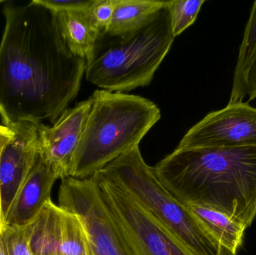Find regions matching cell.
Returning a JSON list of instances; mask_svg holds the SVG:
<instances>
[{"label": "cell", "mask_w": 256, "mask_h": 255, "mask_svg": "<svg viewBox=\"0 0 256 255\" xmlns=\"http://www.w3.org/2000/svg\"><path fill=\"white\" fill-rule=\"evenodd\" d=\"M0 43V117L15 123L54 124L78 97L86 61L62 37L56 14L34 1L6 4Z\"/></svg>", "instance_id": "1"}, {"label": "cell", "mask_w": 256, "mask_h": 255, "mask_svg": "<svg viewBox=\"0 0 256 255\" xmlns=\"http://www.w3.org/2000/svg\"><path fill=\"white\" fill-rule=\"evenodd\" d=\"M159 0H114L115 10L108 34L122 36L138 29L166 5Z\"/></svg>", "instance_id": "15"}, {"label": "cell", "mask_w": 256, "mask_h": 255, "mask_svg": "<svg viewBox=\"0 0 256 255\" xmlns=\"http://www.w3.org/2000/svg\"><path fill=\"white\" fill-rule=\"evenodd\" d=\"M63 209L52 200L45 204L30 225V247L33 255H60Z\"/></svg>", "instance_id": "13"}, {"label": "cell", "mask_w": 256, "mask_h": 255, "mask_svg": "<svg viewBox=\"0 0 256 255\" xmlns=\"http://www.w3.org/2000/svg\"><path fill=\"white\" fill-rule=\"evenodd\" d=\"M186 205L209 235L222 246L228 255H237L243 245L246 226L213 208L195 204Z\"/></svg>", "instance_id": "12"}, {"label": "cell", "mask_w": 256, "mask_h": 255, "mask_svg": "<svg viewBox=\"0 0 256 255\" xmlns=\"http://www.w3.org/2000/svg\"><path fill=\"white\" fill-rule=\"evenodd\" d=\"M58 180L54 171L40 158L28 174L18 192L4 222V227L22 228L30 226L40 214Z\"/></svg>", "instance_id": "11"}, {"label": "cell", "mask_w": 256, "mask_h": 255, "mask_svg": "<svg viewBox=\"0 0 256 255\" xmlns=\"http://www.w3.org/2000/svg\"><path fill=\"white\" fill-rule=\"evenodd\" d=\"M58 206L76 214L92 255H129L92 178L62 180Z\"/></svg>", "instance_id": "7"}, {"label": "cell", "mask_w": 256, "mask_h": 255, "mask_svg": "<svg viewBox=\"0 0 256 255\" xmlns=\"http://www.w3.org/2000/svg\"><path fill=\"white\" fill-rule=\"evenodd\" d=\"M256 60V1L245 29L234 70L230 100L228 103L243 102L248 96V78Z\"/></svg>", "instance_id": "16"}, {"label": "cell", "mask_w": 256, "mask_h": 255, "mask_svg": "<svg viewBox=\"0 0 256 255\" xmlns=\"http://www.w3.org/2000/svg\"><path fill=\"white\" fill-rule=\"evenodd\" d=\"M182 203L213 208L246 226L256 218V146L176 148L155 166Z\"/></svg>", "instance_id": "2"}, {"label": "cell", "mask_w": 256, "mask_h": 255, "mask_svg": "<svg viewBox=\"0 0 256 255\" xmlns=\"http://www.w3.org/2000/svg\"><path fill=\"white\" fill-rule=\"evenodd\" d=\"M174 39L166 5L135 31L100 35L86 59L87 80L112 92L148 86Z\"/></svg>", "instance_id": "4"}, {"label": "cell", "mask_w": 256, "mask_h": 255, "mask_svg": "<svg viewBox=\"0 0 256 255\" xmlns=\"http://www.w3.org/2000/svg\"><path fill=\"white\" fill-rule=\"evenodd\" d=\"M114 0H96L87 12L88 19L98 33L99 36L109 32L114 18Z\"/></svg>", "instance_id": "20"}, {"label": "cell", "mask_w": 256, "mask_h": 255, "mask_svg": "<svg viewBox=\"0 0 256 255\" xmlns=\"http://www.w3.org/2000/svg\"><path fill=\"white\" fill-rule=\"evenodd\" d=\"M0 255H8L7 250L2 236L0 237Z\"/></svg>", "instance_id": "24"}, {"label": "cell", "mask_w": 256, "mask_h": 255, "mask_svg": "<svg viewBox=\"0 0 256 255\" xmlns=\"http://www.w3.org/2000/svg\"><path fill=\"white\" fill-rule=\"evenodd\" d=\"M246 90L250 100L256 98V60L248 75Z\"/></svg>", "instance_id": "23"}, {"label": "cell", "mask_w": 256, "mask_h": 255, "mask_svg": "<svg viewBox=\"0 0 256 255\" xmlns=\"http://www.w3.org/2000/svg\"><path fill=\"white\" fill-rule=\"evenodd\" d=\"M75 156L72 178L86 179L124 153L140 146L160 121L152 100L127 93L97 90Z\"/></svg>", "instance_id": "3"}, {"label": "cell", "mask_w": 256, "mask_h": 255, "mask_svg": "<svg viewBox=\"0 0 256 255\" xmlns=\"http://www.w3.org/2000/svg\"><path fill=\"white\" fill-rule=\"evenodd\" d=\"M56 14L60 33L68 47L74 55L86 61L99 36L90 22L87 12H61Z\"/></svg>", "instance_id": "14"}, {"label": "cell", "mask_w": 256, "mask_h": 255, "mask_svg": "<svg viewBox=\"0 0 256 255\" xmlns=\"http://www.w3.org/2000/svg\"><path fill=\"white\" fill-rule=\"evenodd\" d=\"M8 127L14 132V136L3 150L0 159V196L4 222L39 156L38 124L24 121Z\"/></svg>", "instance_id": "10"}, {"label": "cell", "mask_w": 256, "mask_h": 255, "mask_svg": "<svg viewBox=\"0 0 256 255\" xmlns=\"http://www.w3.org/2000/svg\"><path fill=\"white\" fill-rule=\"evenodd\" d=\"M91 97L66 109L52 126L38 124L39 156L58 179L72 177L75 156L92 109Z\"/></svg>", "instance_id": "9"}, {"label": "cell", "mask_w": 256, "mask_h": 255, "mask_svg": "<svg viewBox=\"0 0 256 255\" xmlns=\"http://www.w3.org/2000/svg\"><path fill=\"white\" fill-rule=\"evenodd\" d=\"M92 178L129 255H195L124 187L100 172Z\"/></svg>", "instance_id": "6"}, {"label": "cell", "mask_w": 256, "mask_h": 255, "mask_svg": "<svg viewBox=\"0 0 256 255\" xmlns=\"http://www.w3.org/2000/svg\"><path fill=\"white\" fill-rule=\"evenodd\" d=\"M102 172L124 187L144 208L173 232L195 255H228L156 176L135 147L111 162Z\"/></svg>", "instance_id": "5"}, {"label": "cell", "mask_w": 256, "mask_h": 255, "mask_svg": "<svg viewBox=\"0 0 256 255\" xmlns=\"http://www.w3.org/2000/svg\"><path fill=\"white\" fill-rule=\"evenodd\" d=\"M6 1H4V0H0V4H4V3H6Z\"/></svg>", "instance_id": "25"}, {"label": "cell", "mask_w": 256, "mask_h": 255, "mask_svg": "<svg viewBox=\"0 0 256 255\" xmlns=\"http://www.w3.org/2000/svg\"><path fill=\"white\" fill-rule=\"evenodd\" d=\"M256 146V108L248 103H228L208 114L188 130L178 148Z\"/></svg>", "instance_id": "8"}, {"label": "cell", "mask_w": 256, "mask_h": 255, "mask_svg": "<svg viewBox=\"0 0 256 255\" xmlns=\"http://www.w3.org/2000/svg\"><path fill=\"white\" fill-rule=\"evenodd\" d=\"M206 0H172L167 1L172 30L174 37L182 34L198 17Z\"/></svg>", "instance_id": "18"}, {"label": "cell", "mask_w": 256, "mask_h": 255, "mask_svg": "<svg viewBox=\"0 0 256 255\" xmlns=\"http://www.w3.org/2000/svg\"><path fill=\"white\" fill-rule=\"evenodd\" d=\"M14 136V132L10 127L0 124V159H1L3 150L6 148V145L13 139ZM4 229V221L2 212L1 196H0V237H1Z\"/></svg>", "instance_id": "22"}, {"label": "cell", "mask_w": 256, "mask_h": 255, "mask_svg": "<svg viewBox=\"0 0 256 255\" xmlns=\"http://www.w3.org/2000/svg\"><path fill=\"white\" fill-rule=\"evenodd\" d=\"M55 13L61 12H88L96 0H33Z\"/></svg>", "instance_id": "21"}, {"label": "cell", "mask_w": 256, "mask_h": 255, "mask_svg": "<svg viewBox=\"0 0 256 255\" xmlns=\"http://www.w3.org/2000/svg\"><path fill=\"white\" fill-rule=\"evenodd\" d=\"M60 255H91L80 220L76 214L64 209Z\"/></svg>", "instance_id": "17"}, {"label": "cell", "mask_w": 256, "mask_h": 255, "mask_svg": "<svg viewBox=\"0 0 256 255\" xmlns=\"http://www.w3.org/2000/svg\"><path fill=\"white\" fill-rule=\"evenodd\" d=\"M1 236L8 255H33L30 247V225L22 228L6 226Z\"/></svg>", "instance_id": "19"}]
</instances>
